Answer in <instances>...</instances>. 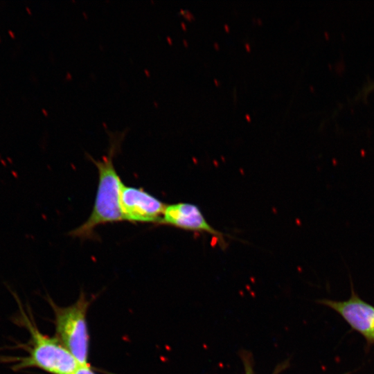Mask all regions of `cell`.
Segmentation results:
<instances>
[{
    "mask_svg": "<svg viewBox=\"0 0 374 374\" xmlns=\"http://www.w3.org/2000/svg\"><path fill=\"white\" fill-rule=\"evenodd\" d=\"M108 134L109 148L107 155L100 160L88 155L98 172V188L91 213L83 224L69 233L73 237L92 238L98 226L124 220L120 204L123 184L115 169L113 158L120 149L125 131Z\"/></svg>",
    "mask_w": 374,
    "mask_h": 374,
    "instance_id": "6da1fadb",
    "label": "cell"
},
{
    "mask_svg": "<svg viewBox=\"0 0 374 374\" xmlns=\"http://www.w3.org/2000/svg\"><path fill=\"white\" fill-rule=\"evenodd\" d=\"M18 303L19 310L15 322L26 328L30 335L28 342L19 346L26 355L3 357L1 361L8 363L14 371L36 368L50 374H73L80 365L79 362L56 337L41 332L30 311H26Z\"/></svg>",
    "mask_w": 374,
    "mask_h": 374,
    "instance_id": "7a4b0ae2",
    "label": "cell"
},
{
    "mask_svg": "<svg viewBox=\"0 0 374 374\" xmlns=\"http://www.w3.org/2000/svg\"><path fill=\"white\" fill-rule=\"evenodd\" d=\"M55 314L56 338L80 365L88 364L89 332L87 312L89 301L82 294L72 305L60 307L50 300Z\"/></svg>",
    "mask_w": 374,
    "mask_h": 374,
    "instance_id": "3957f363",
    "label": "cell"
},
{
    "mask_svg": "<svg viewBox=\"0 0 374 374\" xmlns=\"http://www.w3.org/2000/svg\"><path fill=\"white\" fill-rule=\"evenodd\" d=\"M123 220L130 222H161L166 204L142 188L123 184L120 197Z\"/></svg>",
    "mask_w": 374,
    "mask_h": 374,
    "instance_id": "277c9868",
    "label": "cell"
},
{
    "mask_svg": "<svg viewBox=\"0 0 374 374\" xmlns=\"http://www.w3.org/2000/svg\"><path fill=\"white\" fill-rule=\"evenodd\" d=\"M159 224L200 233H206L217 238L220 245L225 247L224 234L214 229L206 220L199 208L190 203L179 202L166 205Z\"/></svg>",
    "mask_w": 374,
    "mask_h": 374,
    "instance_id": "5b68a950",
    "label": "cell"
},
{
    "mask_svg": "<svg viewBox=\"0 0 374 374\" xmlns=\"http://www.w3.org/2000/svg\"><path fill=\"white\" fill-rule=\"evenodd\" d=\"M351 290V296L347 301L323 300L321 303L339 313L368 341H374V307L362 300L353 289Z\"/></svg>",
    "mask_w": 374,
    "mask_h": 374,
    "instance_id": "8992f818",
    "label": "cell"
},
{
    "mask_svg": "<svg viewBox=\"0 0 374 374\" xmlns=\"http://www.w3.org/2000/svg\"><path fill=\"white\" fill-rule=\"evenodd\" d=\"M73 374H96L89 364L80 365Z\"/></svg>",
    "mask_w": 374,
    "mask_h": 374,
    "instance_id": "52a82bcc",
    "label": "cell"
},
{
    "mask_svg": "<svg viewBox=\"0 0 374 374\" xmlns=\"http://www.w3.org/2000/svg\"><path fill=\"white\" fill-rule=\"evenodd\" d=\"M372 89H374V81L365 84L360 92V94L362 96H366Z\"/></svg>",
    "mask_w": 374,
    "mask_h": 374,
    "instance_id": "ba28073f",
    "label": "cell"
},
{
    "mask_svg": "<svg viewBox=\"0 0 374 374\" xmlns=\"http://www.w3.org/2000/svg\"><path fill=\"white\" fill-rule=\"evenodd\" d=\"M8 33L10 34V35L12 37V38H15V34L11 30H8Z\"/></svg>",
    "mask_w": 374,
    "mask_h": 374,
    "instance_id": "9c48e42d",
    "label": "cell"
},
{
    "mask_svg": "<svg viewBox=\"0 0 374 374\" xmlns=\"http://www.w3.org/2000/svg\"><path fill=\"white\" fill-rule=\"evenodd\" d=\"M244 46H245V48H246L247 51H250V46H249V44L248 43H246L244 44Z\"/></svg>",
    "mask_w": 374,
    "mask_h": 374,
    "instance_id": "30bf717a",
    "label": "cell"
},
{
    "mask_svg": "<svg viewBox=\"0 0 374 374\" xmlns=\"http://www.w3.org/2000/svg\"><path fill=\"white\" fill-rule=\"evenodd\" d=\"M224 29L226 30V31L229 32L230 30V28L227 24H224Z\"/></svg>",
    "mask_w": 374,
    "mask_h": 374,
    "instance_id": "8fae6325",
    "label": "cell"
},
{
    "mask_svg": "<svg viewBox=\"0 0 374 374\" xmlns=\"http://www.w3.org/2000/svg\"><path fill=\"white\" fill-rule=\"evenodd\" d=\"M213 45H214V47L216 49H219L220 46H219V44L217 42H215Z\"/></svg>",
    "mask_w": 374,
    "mask_h": 374,
    "instance_id": "7c38bea8",
    "label": "cell"
},
{
    "mask_svg": "<svg viewBox=\"0 0 374 374\" xmlns=\"http://www.w3.org/2000/svg\"><path fill=\"white\" fill-rule=\"evenodd\" d=\"M245 118L248 121H251V118H250V116L249 114H246Z\"/></svg>",
    "mask_w": 374,
    "mask_h": 374,
    "instance_id": "4fadbf2b",
    "label": "cell"
},
{
    "mask_svg": "<svg viewBox=\"0 0 374 374\" xmlns=\"http://www.w3.org/2000/svg\"><path fill=\"white\" fill-rule=\"evenodd\" d=\"M257 21H258V23L259 24H262V20H261L260 18H258V19H257Z\"/></svg>",
    "mask_w": 374,
    "mask_h": 374,
    "instance_id": "5bb4252c",
    "label": "cell"
},
{
    "mask_svg": "<svg viewBox=\"0 0 374 374\" xmlns=\"http://www.w3.org/2000/svg\"><path fill=\"white\" fill-rule=\"evenodd\" d=\"M213 80H214L216 85H219L220 83L216 79H214Z\"/></svg>",
    "mask_w": 374,
    "mask_h": 374,
    "instance_id": "9a60e30c",
    "label": "cell"
},
{
    "mask_svg": "<svg viewBox=\"0 0 374 374\" xmlns=\"http://www.w3.org/2000/svg\"><path fill=\"white\" fill-rule=\"evenodd\" d=\"M247 374H251V373L249 371H247Z\"/></svg>",
    "mask_w": 374,
    "mask_h": 374,
    "instance_id": "2e32d148",
    "label": "cell"
},
{
    "mask_svg": "<svg viewBox=\"0 0 374 374\" xmlns=\"http://www.w3.org/2000/svg\"><path fill=\"white\" fill-rule=\"evenodd\" d=\"M26 9L28 11V12H30V10L28 9V8L26 7Z\"/></svg>",
    "mask_w": 374,
    "mask_h": 374,
    "instance_id": "e0dca14e",
    "label": "cell"
},
{
    "mask_svg": "<svg viewBox=\"0 0 374 374\" xmlns=\"http://www.w3.org/2000/svg\"><path fill=\"white\" fill-rule=\"evenodd\" d=\"M0 41H1V39H0Z\"/></svg>",
    "mask_w": 374,
    "mask_h": 374,
    "instance_id": "ac0fdd59",
    "label": "cell"
}]
</instances>
